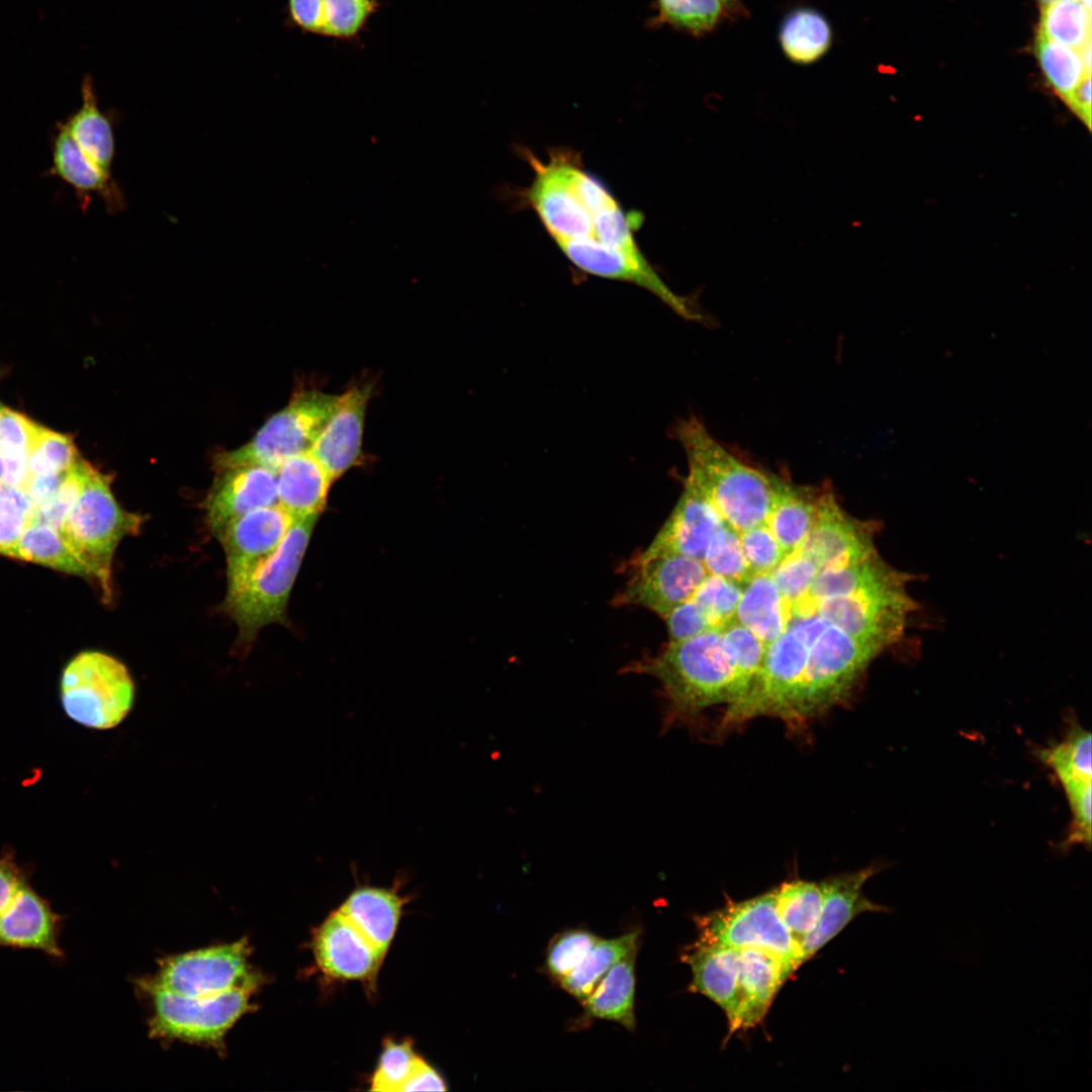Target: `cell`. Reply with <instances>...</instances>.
<instances>
[{"label": "cell", "mask_w": 1092, "mask_h": 1092, "mask_svg": "<svg viewBox=\"0 0 1092 1092\" xmlns=\"http://www.w3.org/2000/svg\"><path fill=\"white\" fill-rule=\"evenodd\" d=\"M250 956L243 938L164 959L140 985L152 1008V1035L222 1045L226 1032L252 1010L263 982Z\"/></svg>", "instance_id": "obj_1"}, {"label": "cell", "mask_w": 1092, "mask_h": 1092, "mask_svg": "<svg viewBox=\"0 0 1092 1092\" xmlns=\"http://www.w3.org/2000/svg\"><path fill=\"white\" fill-rule=\"evenodd\" d=\"M764 644L733 620L691 638L669 641L634 671L659 680L671 713L690 718L717 705L728 706L748 692L760 666Z\"/></svg>", "instance_id": "obj_2"}, {"label": "cell", "mask_w": 1092, "mask_h": 1092, "mask_svg": "<svg viewBox=\"0 0 1092 1092\" xmlns=\"http://www.w3.org/2000/svg\"><path fill=\"white\" fill-rule=\"evenodd\" d=\"M675 436L687 457V478L726 526L741 536L767 521L782 478L738 459L695 417L680 421Z\"/></svg>", "instance_id": "obj_3"}, {"label": "cell", "mask_w": 1092, "mask_h": 1092, "mask_svg": "<svg viewBox=\"0 0 1092 1092\" xmlns=\"http://www.w3.org/2000/svg\"><path fill=\"white\" fill-rule=\"evenodd\" d=\"M913 579L875 552L848 590L816 600V614L881 654L899 641L918 607L907 589Z\"/></svg>", "instance_id": "obj_4"}, {"label": "cell", "mask_w": 1092, "mask_h": 1092, "mask_svg": "<svg viewBox=\"0 0 1092 1092\" xmlns=\"http://www.w3.org/2000/svg\"><path fill=\"white\" fill-rule=\"evenodd\" d=\"M788 624L808 646L792 724L800 725L845 701L880 653L817 615Z\"/></svg>", "instance_id": "obj_5"}, {"label": "cell", "mask_w": 1092, "mask_h": 1092, "mask_svg": "<svg viewBox=\"0 0 1092 1092\" xmlns=\"http://www.w3.org/2000/svg\"><path fill=\"white\" fill-rule=\"evenodd\" d=\"M144 517L123 510L116 502L110 478L95 468L78 499L63 521L60 534L103 597L112 596V560L118 543L136 534Z\"/></svg>", "instance_id": "obj_6"}, {"label": "cell", "mask_w": 1092, "mask_h": 1092, "mask_svg": "<svg viewBox=\"0 0 1092 1092\" xmlns=\"http://www.w3.org/2000/svg\"><path fill=\"white\" fill-rule=\"evenodd\" d=\"M317 516L294 519L278 548L228 584L224 608L244 642L272 623H282L291 588Z\"/></svg>", "instance_id": "obj_7"}, {"label": "cell", "mask_w": 1092, "mask_h": 1092, "mask_svg": "<svg viewBox=\"0 0 1092 1092\" xmlns=\"http://www.w3.org/2000/svg\"><path fill=\"white\" fill-rule=\"evenodd\" d=\"M529 162L535 175L527 199L555 242L589 238L596 212L613 195L574 154L557 151L545 163L530 155Z\"/></svg>", "instance_id": "obj_8"}, {"label": "cell", "mask_w": 1092, "mask_h": 1092, "mask_svg": "<svg viewBox=\"0 0 1092 1092\" xmlns=\"http://www.w3.org/2000/svg\"><path fill=\"white\" fill-rule=\"evenodd\" d=\"M339 395L301 390L271 417L247 444L216 456L218 470L258 465L277 472L289 458L309 452L337 408Z\"/></svg>", "instance_id": "obj_9"}, {"label": "cell", "mask_w": 1092, "mask_h": 1092, "mask_svg": "<svg viewBox=\"0 0 1092 1092\" xmlns=\"http://www.w3.org/2000/svg\"><path fill=\"white\" fill-rule=\"evenodd\" d=\"M134 699V684L125 665L99 652L84 651L65 667L61 701L73 721L97 730L119 725Z\"/></svg>", "instance_id": "obj_10"}, {"label": "cell", "mask_w": 1092, "mask_h": 1092, "mask_svg": "<svg viewBox=\"0 0 1092 1092\" xmlns=\"http://www.w3.org/2000/svg\"><path fill=\"white\" fill-rule=\"evenodd\" d=\"M699 939L735 948H756L782 961L792 973L803 964L801 947L776 909L775 890L727 903L695 917Z\"/></svg>", "instance_id": "obj_11"}, {"label": "cell", "mask_w": 1092, "mask_h": 1092, "mask_svg": "<svg viewBox=\"0 0 1092 1092\" xmlns=\"http://www.w3.org/2000/svg\"><path fill=\"white\" fill-rule=\"evenodd\" d=\"M709 574L700 560L681 554L638 558L635 573L616 602L644 607L664 618L689 600Z\"/></svg>", "instance_id": "obj_12"}, {"label": "cell", "mask_w": 1092, "mask_h": 1092, "mask_svg": "<svg viewBox=\"0 0 1092 1092\" xmlns=\"http://www.w3.org/2000/svg\"><path fill=\"white\" fill-rule=\"evenodd\" d=\"M565 256L579 269L596 276L634 283L654 294L679 316L700 321L695 302L675 293L645 257L609 248L589 239L557 241Z\"/></svg>", "instance_id": "obj_13"}, {"label": "cell", "mask_w": 1092, "mask_h": 1092, "mask_svg": "<svg viewBox=\"0 0 1092 1092\" xmlns=\"http://www.w3.org/2000/svg\"><path fill=\"white\" fill-rule=\"evenodd\" d=\"M312 948L315 962L325 975L367 985L374 984L385 956L338 910L315 930Z\"/></svg>", "instance_id": "obj_14"}, {"label": "cell", "mask_w": 1092, "mask_h": 1092, "mask_svg": "<svg viewBox=\"0 0 1092 1092\" xmlns=\"http://www.w3.org/2000/svg\"><path fill=\"white\" fill-rule=\"evenodd\" d=\"M278 504L277 472L258 465L218 470L205 499L206 520L216 538L233 521Z\"/></svg>", "instance_id": "obj_15"}, {"label": "cell", "mask_w": 1092, "mask_h": 1092, "mask_svg": "<svg viewBox=\"0 0 1092 1092\" xmlns=\"http://www.w3.org/2000/svg\"><path fill=\"white\" fill-rule=\"evenodd\" d=\"M294 518L279 504L254 510L231 522L217 537L226 561L231 584L280 545Z\"/></svg>", "instance_id": "obj_16"}, {"label": "cell", "mask_w": 1092, "mask_h": 1092, "mask_svg": "<svg viewBox=\"0 0 1092 1092\" xmlns=\"http://www.w3.org/2000/svg\"><path fill=\"white\" fill-rule=\"evenodd\" d=\"M724 527L725 522L705 494L686 478L671 515L639 558L676 553L702 562L712 537Z\"/></svg>", "instance_id": "obj_17"}, {"label": "cell", "mask_w": 1092, "mask_h": 1092, "mask_svg": "<svg viewBox=\"0 0 1092 1092\" xmlns=\"http://www.w3.org/2000/svg\"><path fill=\"white\" fill-rule=\"evenodd\" d=\"M880 871V867L870 866L819 883L822 894L821 914L815 928L799 943L803 963L811 959L858 915L864 912L892 911L888 906L872 902L862 893L866 882Z\"/></svg>", "instance_id": "obj_18"}, {"label": "cell", "mask_w": 1092, "mask_h": 1092, "mask_svg": "<svg viewBox=\"0 0 1092 1092\" xmlns=\"http://www.w3.org/2000/svg\"><path fill=\"white\" fill-rule=\"evenodd\" d=\"M371 385L354 386L339 395L338 405L313 443L310 454L334 480L361 455L365 411Z\"/></svg>", "instance_id": "obj_19"}, {"label": "cell", "mask_w": 1092, "mask_h": 1092, "mask_svg": "<svg viewBox=\"0 0 1092 1092\" xmlns=\"http://www.w3.org/2000/svg\"><path fill=\"white\" fill-rule=\"evenodd\" d=\"M52 167L47 175L56 176L70 185L85 211L91 195L98 194L106 211L114 214L126 207L124 193L112 178L102 172L80 150L63 121L56 123L52 138Z\"/></svg>", "instance_id": "obj_20"}, {"label": "cell", "mask_w": 1092, "mask_h": 1092, "mask_svg": "<svg viewBox=\"0 0 1092 1092\" xmlns=\"http://www.w3.org/2000/svg\"><path fill=\"white\" fill-rule=\"evenodd\" d=\"M740 950L698 939L684 948L681 961L692 971L689 990L702 994L726 1014L731 1031L737 1013Z\"/></svg>", "instance_id": "obj_21"}, {"label": "cell", "mask_w": 1092, "mask_h": 1092, "mask_svg": "<svg viewBox=\"0 0 1092 1092\" xmlns=\"http://www.w3.org/2000/svg\"><path fill=\"white\" fill-rule=\"evenodd\" d=\"M743 584L709 574L694 595L664 617L669 641L691 638L735 618Z\"/></svg>", "instance_id": "obj_22"}, {"label": "cell", "mask_w": 1092, "mask_h": 1092, "mask_svg": "<svg viewBox=\"0 0 1092 1092\" xmlns=\"http://www.w3.org/2000/svg\"><path fill=\"white\" fill-rule=\"evenodd\" d=\"M61 917L26 884L0 916V946L40 950L62 958Z\"/></svg>", "instance_id": "obj_23"}, {"label": "cell", "mask_w": 1092, "mask_h": 1092, "mask_svg": "<svg viewBox=\"0 0 1092 1092\" xmlns=\"http://www.w3.org/2000/svg\"><path fill=\"white\" fill-rule=\"evenodd\" d=\"M737 1013L729 1036L754 1027L766 1014L779 989L793 974L776 957L756 948H739Z\"/></svg>", "instance_id": "obj_24"}, {"label": "cell", "mask_w": 1092, "mask_h": 1092, "mask_svg": "<svg viewBox=\"0 0 1092 1092\" xmlns=\"http://www.w3.org/2000/svg\"><path fill=\"white\" fill-rule=\"evenodd\" d=\"M403 904L404 899L397 894L395 888L363 886L355 889L338 911L386 953L395 934Z\"/></svg>", "instance_id": "obj_25"}, {"label": "cell", "mask_w": 1092, "mask_h": 1092, "mask_svg": "<svg viewBox=\"0 0 1092 1092\" xmlns=\"http://www.w3.org/2000/svg\"><path fill=\"white\" fill-rule=\"evenodd\" d=\"M332 481L310 452L295 455L277 470L278 504L294 519L317 516Z\"/></svg>", "instance_id": "obj_26"}, {"label": "cell", "mask_w": 1092, "mask_h": 1092, "mask_svg": "<svg viewBox=\"0 0 1092 1092\" xmlns=\"http://www.w3.org/2000/svg\"><path fill=\"white\" fill-rule=\"evenodd\" d=\"M82 103L63 121L83 154L102 172L111 175L115 156L113 114L102 111L91 75L81 85Z\"/></svg>", "instance_id": "obj_27"}, {"label": "cell", "mask_w": 1092, "mask_h": 1092, "mask_svg": "<svg viewBox=\"0 0 1092 1092\" xmlns=\"http://www.w3.org/2000/svg\"><path fill=\"white\" fill-rule=\"evenodd\" d=\"M822 486L781 479L767 523L781 549L790 553L806 538L818 514Z\"/></svg>", "instance_id": "obj_28"}, {"label": "cell", "mask_w": 1092, "mask_h": 1092, "mask_svg": "<svg viewBox=\"0 0 1092 1092\" xmlns=\"http://www.w3.org/2000/svg\"><path fill=\"white\" fill-rule=\"evenodd\" d=\"M639 945L620 959L581 1003L587 1018L617 1022L635 1028V964Z\"/></svg>", "instance_id": "obj_29"}, {"label": "cell", "mask_w": 1092, "mask_h": 1092, "mask_svg": "<svg viewBox=\"0 0 1092 1092\" xmlns=\"http://www.w3.org/2000/svg\"><path fill=\"white\" fill-rule=\"evenodd\" d=\"M779 41L785 56L798 65H810L826 55L832 43L831 26L819 11L802 7L783 20Z\"/></svg>", "instance_id": "obj_30"}, {"label": "cell", "mask_w": 1092, "mask_h": 1092, "mask_svg": "<svg viewBox=\"0 0 1092 1092\" xmlns=\"http://www.w3.org/2000/svg\"><path fill=\"white\" fill-rule=\"evenodd\" d=\"M656 23L669 24L693 35L714 31L744 8L728 0H656Z\"/></svg>", "instance_id": "obj_31"}, {"label": "cell", "mask_w": 1092, "mask_h": 1092, "mask_svg": "<svg viewBox=\"0 0 1092 1092\" xmlns=\"http://www.w3.org/2000/svg\"><path fill=\"white\" fill-rule=\"evenodd\" d=\"M639 931L600 940L581 963L559 985L582 1003L596 989L608 971L629 950L639 945Z\"/></svg>", "instance_id": "obj_32"}, {"label": "cell", "mask_w": 1092, "mask_h": 1092, "mask_svg": "<svg viewBox=\"0 0 1092 1092\" xmlns=\"http://www.w3.org/2000/svg\"><path fill=\"white\" fill-rule=\"evenodd\" d=\"M12 557L38 563L59 571L87 577L59 530L32 522L22 532Z\"/></svg>", "instance_id": "obj_33"}, {"label": "cell", "mask_w": 1092, "mask_h": 1092, "mask_svg": "<svg viewBox=\"0 0 1092 1092\" xmlns=\"http://www.w3.org/2000/svg\"><path fill=\"white\" fill-rule=\"evenodd\" d=\"M775 896L779 916L800 943L820 918L822 894L819 884L803 880L786 882L775 889Z\"/></svg>", "instance_id": "obj_34"}, {"label": "cell", "mask_w": 1092, "mask_h": 1092, "mask_svg": "<svg viewBox=\"0 0 1092 1092\" xmlns=\"http://www.w3.org/2000/svg\"><path fill=\"white\" fill-rule=\"evenodd\" d=\"M1034 52L1046 82L1067 104L1083 78L1091 74L1081 52L1041 35H1036Z\"/></svg>", "instance_id": "obj_35"}, {"label": "cell", "mask_w": 1092, "mask_h": 1092, "mask_svg": "<svg viewBox=\"0 0 1092 1092\" xmlns=\"http://www.w3.org/2000/svg\"><path fill=\"white\" fill-rule=\"evenodd\" d=\"M1037 35L1081 51L1091 43V10L1080 0L1041 5Z\"/></svg>", "instance_id": "obj_36"}, {"label": "cell", "mask_w": 1092, "mask_h": 1092, "mask_svg": "<svg viewBox=\"0 0 1092 1092\" xmlns=\"http://www.w3.org/2000/svg\"><path fill=\"white\" fill-rule=\"evenodd\" d=\"M1040 759L1053 769L1061 785L1092 782V741L1089 731L1072 727L1062 741L1040 751Z\"/></svg>", "instance_id": "obj_37"}, {"label": "cell", "mask_w": 1092, "mask_h": 1092, "mask_svg": "<svg viewBox=\"0 0 1092 1092\" xmlns=\"http://www.w3.org/2000/svg\"><path fill=\"white\" fill-rule=\"evenodd\" d=\"M378 8L377 0H323L322 35L352 39Z\"/></svg>", "instance_id": "obj_38"}, {"label": "cell", "mask_w": 1092, "mask_h": 1092, "mask_svg": "<svg viewBox=\"0 0 1092 1092\" xmlns=\"http://www.w3.org/2000/svg\"><path fill=\"white\" fill-rule=\"evenodd\" d=\"M79 459L70 437L40 427L28 454V469L30 476L63 473Z\"/></svg>", "instance_id": "obj_39"}, {"label": "cell", "mask_w": 1092, "mask_h": 1092, "mask_svg": "<svg viewBox=\"0 0 1092 1092\" xmlns=\"http://www.w3.org/2000/svg\"><path fill=\"white\" fill-rule=\"evenodd\" d=\"M410 1040L400 1042L387 1039L375 1070L371 1089L374 1091H401L420 1061Z\"/></svg>", "instance_id": "obj_40"}, {"label": "cell", "mask_w": 1092, "mask_h": 1092, "mask_svg": "<svg viewBox=\"0 0 1092 1092\" xmlns=\"http://www.w3.org/2000/svg\"><path fill=\"white\" fill-rule=\"evenodd\" d=\"M590 931L570 929L556 934L546 953V968L558 983L566 978L600 940Z\"/></svg>", "instance_id": "obj_41"}, {"label": "cell", "mask_w": 1092, "mask_h": 1092, "mask_svg": "<svg viewBox=\"0 0 1092 1092\" xmlns=\"http://www.w3.org/2000/svg\"><path fill=\"white\" fill-rule=\"evenodd\" d=\"M93 467L79 459L66 473L55 496L36 508L33 522L47 524L57 530L78 499Z\"/></svg>", "instance_id": "obj_42"}, {"label": "cell", "mask_w": 1092, "mask_h": 1092, "mask_svg": "<svg viewBox=\"0 0 1092 1092\" xmlns=\"http://www.w3.org/2000/svg\"><path fill=\"white\" fill-rule=\"evenodd\" d=\"M740 542L751 578L774 569L787 555L775 539L767 521L741 535Z\"/></svg>", "instance_id": "obj_43"}, {"label": "cell", "mask_w": 1092, "mask_h": 1092, "mask_svg": "<svg viewBox=\"0 0 1092 1092\" xmlns=\"http://www.w3.org/2000/svg\"><path fill=\"white\" fill-rule=\"evenodd\" d=\"M1072 820L1069 827L1068 844H1087L1091 842L1092 818V782H1073L1062 785Z\"/></svg>", "instance_id": "obj_44"}, {"label": "cell", "mask_w": 1092, "mask_h": 1092, "mask_svg": "<svg viewBox=\"0 0 1092 1092\" xmlns=\"http://www.w3.org/2000/svg\"><path fill=\"white\" fill-rule=\"evenodd\" d=\"M39 426L21 414L0 406V449L5 454H29Z\"/></svg>", "instance_id": "obj_45"}, {"label": "cell", "mask_w": 1092, "mask_h": 1092, "mask_svg": "<svg viewBox=\"0 0 1092 1092\" xmlns=\"http://www.w3.org/2000/svg\"><path fill=\"white\" fill-rule=\"evenodd\" d=\"M29 525L24 513L6 493H0V553L12 557L16 544Z\"/></svg>", "instance_id": "obj_46"}, {"label": "cell", "mask_w": 1092, "mask_h": 1092, "mask_svg": "<svg viewBox=\"0 0 1092 1092\" xmlns=\"http://www.w3.org/2000/svg\"><path fill=\"white\" fill-rule=\"evenodd\" d=\"M286 20L302 32L323 33V0H287Z\"/></svg>", "instance_id": "obj_47"}, {"label": "cell", "mask_w": 1092, "mask_h": 1092, "mask_svg": "<svg viewBox=\"0 0 1092 1092\" xmlns=\"http://www.w3.org/2000/svg\"><path fill=\"white\" fill-rule=\"evenodd\" d=\"M26 885L23 873L10 856L0 857V916Z\"/></svg>", "instance_id": "obj_48"}, {"label": "cell", "mask_w": 1092, "mask_h": 1092, "mask_svg": "<svg viewBox=\"0 0 1092 1092\" xmlns=\"http://www.w3.org/2000/svg\"><path fill=\"white\" fill-rule=\"evenodd\" d=\"M0 478L4 485L24 489L30 473L27 454H5L0 459Z\"/></svg>", "instance_id": "obj_49"}, {"label": "cell", "mask_w": 1092, "mask_h": 1092, "mask_svg": "<svg viewBox=\"0 0 1092 1092\" xmlns=\"http://www.w3.org/2000/svg\"><path fill=\"white\" fill-rule=\"evenodd\" d=\"M66 472L30 476L24 490L34 504L35 508L47 504L55 496Z\"/></svg>", "instance_id": "obj_50"}, {"label": "cell", "mask_w": 1092, "mask_h": 1092, "mask_svg": "<svg viewBox=\"0 0 1092 1092\" xmlns=\"http://www.w3.org/2000/svg\"><path fill=\"white\" fill-rule=\"evenodd\" d=\"M445 1081L440 1074L420 1059L401 1091H444Z\"/></svg>", "instance_id": "obj_51"}, {"label": "cell", "mask_w": 1092, "mask_h": 1092, "mask_svg": "<svg viewBox=\"0 0 1092 1092\" xmlns=\"http://www.w3.org/2000/svg\"><path fill=\"white\" fill-rule=\"evenodd\" d=\"M1067 106L1091 129V74L1083 78Z\"/></svg>", "instance_id": "obj_52"}, {"label": "cell", "mask_w": 1092, "mask_h": 1092, "mask_svg": "<svg viewBox=\"0 0 1092 1092\" xmlns=\"http://www.w3.org/2000/svg\"><path fill=\"white\" fill-rule=\"evenodd\" d=\"M728 1L731 2L732 4L738 6V7L744 8L742 3H741V0H728Z\"/></svg>", "instance_id": "obj_53"}, {"label": "cell", "mask_w": 1092, "mask_h": 1092, "mask_svg": "<svg viewBox=\"0 0 1092 1092\" xmlns=\"http://www.w3.org/2000/svg\"><path fill=\"white\" fill-rule=\"evenodd\" d=\"M1088 9L1091 10V0H1080Z\"/></svg>", "instance_id": "obj_54"}, {"label": "cell", "mask_w": 1092, "mask_h": 1092, "mask_svg": "<svg viewBox=\"0 0 1092 1092\" xmlns=\"http://www.w3.org/2000/svg\"><path fill=\"white\" fill-rule=\"evenodd\" d=\"M1037 1H1038V2H1039V3L1041 4V5H1045V4H1049V3H1052V2H1055V1H1060V0H1037Z\"/></svg>", "instance_id": "obj_55"}, {"label": "cell", "mask_w": 1092, "mask_h": 1092, "mask_svg": "<svg viewBox=\"0 0 1092 1092\" xmlns=\"http://www.w3.org/2000/svg\"><path fill=\"white\" fill-rule=\"evenodd\" d=\"M3 487H4V483H3L2 479L0 478V493H1L2 489H3Z\"/></svg>", "instance_id": "obj_56"}, {"label": "cell", "mask_w": 1092, "mask_h": 1092, "mask_svg": "<svg viewBox=\"0 0 1092 1092\" xmlns=\"http://www.w3.org/2000/svg\"><path fill=\"white\" fill-rule=\"evenodd\" d=\"M1 456H2V451H1V449H0V459H1Z\"/></svg>", "instance_id": "obj_57"}, {"label": "cell", "mask_w": 1092, "mask_h": 1092, "mask_svg": "<svg viewBox=\"0 0 1092 1092\" xmlns=\"http://www.w3.org/2000/svg\"><path fill=\"white\" fill-rule=\"evenodd\" d=\"M1 406V405H0Z\"/></svg>", "instance_id": "obj_58"}]
</instances>
